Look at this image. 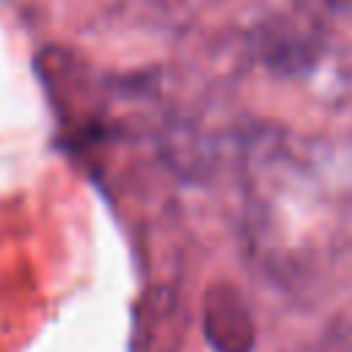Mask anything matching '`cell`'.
<instances>
[{"mask_svg": "<svg viewBox=\"0 0 352 352\" xmlns=\"http://www.w3.org/2000/svg\"><path fill=\"white\" fill-rule=\"evenodd\" d=\"M206 327L220 352H245L250 344L248 311L231 289H220L217 305H206Z\"/></svg>", "mask_w": 352, "mask_h": 352, "instance_id": "cell-1", "label": "cell"}]
</instances>
